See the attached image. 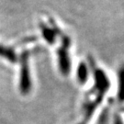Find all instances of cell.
<instances>
[{"label": "cell", "mask_w": 124, "mask_h": 124, "mask_svg": "<svg viewBox=\"0 0 124 124\" xmlns=\"http://www.w3.org/2000/svg\"><path fill=\"white\" fill-rule=\"evenodd\" d=\"M29 53L28 52L22 53L20 60V91L22 94H28L31 91V81L30 76V69H29Z\"/></svg>", "instance_id": "6da1fadb"}, {"label": "cell", "mask_w": 124, "mask_h": 124, "mask_svg": "<svg viewBox=\"0 0 124 124\" xmlns=\"http://www.w3.org/2000/svg\"><path fill=\"white\" fill-rule=\"evenodd\" d=\"M69 43H70L69 38L64 37V39L62 40V47L58 51L59 66H60V70L63 75H66L70 71V61H69V55H68Z\"/></svg>", "instance_id": "7a4b0ae2"}, {"label": "cell", "mask_w": 124, "mask_h": 124, "mask_svg": "<svg viewBox=\"0 0 124 124\" xmlns=\"http://www.w3.org/2000/svg\"><path fill=\"white\" fill-rule=\"evenodd\" d=\"M0 56L1 57L6 58L7 60H8L9 62H16L17 60V56H16V53L12 49L10 48H7L4 47L2 45H0Z\"/></svg>", "instance_id": "3957f363"}, {"label": "cell", "mask_w": 124, "mask_h": 124, "mask_svg": "<svg viewBox=\"0 0 124 124\" xmlns=\"http://www.w3.org/2000/svg\"><path fill=\"white\" fill-rule=\"evenodd\" d=\"M119 80H120V85H119V93H118V98L119 100L121 102L124 101V66L120 68V73H119Z\"/></svg>", "instance_id": "277c9868"}, {"label": "cell", "mask_w": 124, "mask_h": 124, "mask_svg": "<svg viewBox=\"0 0 124 124\" xmlns=\"http://www.w3.org/2000/svg\"><path fill=\"white\" fill-rule=\"evenodd\" d=\"M41 29H42V34L44 36L45 40L47 41H49L50 43L54 42V38H55L54 31H53L52 30H50L47 27L43 26V25H41Z\"/></svg>", "instance_id": "5b68a950"}, {"label": "cell", "mask_w": 124, "mask_h": 124, "mask_svg": "<svg viewBox=\"0 0 124 124\" xmlns=\"http://www.w3.org/2000/svg\"><path fill=\"white\" fill-rule=\"evenodd\" d=\"M77 74H78V79H79V81L82 84H84L85 81L87 78V69H86V66L85 65L84 63H81L79 65Z\"/></svg>", "instance_id": "8992f818"}]
</instances>
